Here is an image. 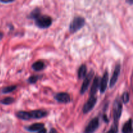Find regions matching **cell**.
Returning a JSON list of instances; mask_svg holds the SVG:
<instances>
[{"label":"cell","instance_id":"24","mask_svg":"<svg viewBox=\"0 0 133 133\" xmlns=\"http://www.w3.org/2000/svg\"><path fill=\"white\" fill-rule=\"evenodd\" d=\"M38 133H47V130L45 128H44L42 129V130H40V131H39Z\"/></svg>","mask_w":133,"mask_h":133},{"label":"cell","instance_id":"6","mask_svg":"<svg viewBox=\"0 0 133 133\" xmlns=\"http://www.w3.org/2000/svg\"><path fill=\"white\" fill-rule=\"evenodd\" d=\"M99 125V119L97 117L91 119L90 122L86 127L84 133H94L95 131L98 129Z\"/></svg>","mask_w":133,"mask_h":133},{"label":"cell","instance_id":"17","mask_svg":"<svg viewBox=\"0 0 133 133\" xmlns=\"http://www.w3.org/2000/svg\"><path fill=\"white\" fill-rule=\"evenodd\" d=\"M17 88V85H11V86H8V87H5L2 89L1 92L3 94H9L11 93L14 90H15Z\"/></svg>","mask_w":133,"mask_h":133},{"label":"cell","instance_id":"16","mask_svg":"<svg viewBox=\"0 0 133 133\" xmlns=\"http://www.w3.org/2000/svg\"><path fill=\"white\" fill-rule=\"evenodd\" d=\"M41 14V11H40V9L39 8H35V9L32 10L31 12V13L29 15L28 18H30V19H32L35 20L39 15Z\"/></svg>","mask_w":133,"mask_h":133},{"label":"cell","instance_id":"3","mask_svg":"<svg viewBox=\"0 0 133 133\" xmlns=\"http://www.w3.org/2000/svg\"><path fill=\"white\" fill-rule=\"evenodd\" d=\"M85 25V19L81 16H76L74 18L70 23L69 30L71 33H74L81 29L83 28Z\"/></svg>","mask_w":133,"mask_h":133},{"label":"cell","instance_id":"23","mask_svg":"<svg viewBox=\"0 0 133 133\" xmlns=\"http://www.w3.org/2000/svg\"><path fill=\"white\" fill-rule=\"evenodd\" d=\"M103 120L105 121V122H106V123H108V122H109V119H108L107 116L105 115V114H104L103 116Z\"/></svg>","mask_w":133,"mask_h":133},{"label":"cell","instance_id":"20","mask_svg":"<svg viewBox=\"0 0 133 133\" xmlns=\"http://www.w3.org/2000/svg\"><path fill=\"white\" fill-rule=\"evenodd\" d=\"M129 93L128 92H125L122 96V101L124 104H127L129 101Z\"/></svg>","mask_w":133,"mask_h":133},{"label":"cell","instance_id":"8","mask_svg":"<svg viewBox=\"0 0 133 133\" xmlns=\"http://www.w3.org/2000/svg\"><path fill=\"white\" fill-rule=\"evenodd\" d=\"M54 99L61 103H68L71 102V97L69 94L66 92H59L55 95Z\"/></svg>","mask_w":133,"mask_h":133},{"label":"cell","instance_id":"18","mask_svg":"<svg viewBox=\"0 0 133 133\" xmlns=\"http://www.w3.org/2000/svg\"><path fill=\"white\" fill-rule=\"evenodd\" d=\"M14 101H15V100H14V99L13 98V97H7L3 99L0 100V103L5 105H11L12 103H13L14 102Z\"/></svg>","mask_w":133,"mask_h":133},{"label":"cell","instance_id":"11","mask_svg":"<svg viewBox=\"0 0 133 133\" xmlns=\"http://www.w3.org/2000/svg\"><path fill=\"white\" fill-rule=\"evenodd\" d=\"M100 85V78L99 77H96L94 79L93 83L92 84V87L90 92V96H96L97 90L99 88Z\"/></svg>","mask_w":133,"mask_h":133},{"label":"cell","instance_id":"26","mask_svg":"<svg viewBox=\"0 0 133 133\" xmlns=\"http://www.w3.org/2000/svg\"><path fill=\"white\" fill-rule=\"evenodd\" d=\"M3 33L2 32H0V40L3 38Z\"/></svg>","mask_w":133,"mask_h":133},{"label":"cell","instance_id":"15","mask_svg":"<svg viewBox=\"0 0 133 133\" xmlns=\"http://www.w3.org/2000/svg\"><path fill=\"white\" fill-rule=\"evenodd\" d=\"M87 68L85 64H82L78 70V77L79 79H84L87 75Z\"/></svg>","mask_w":133,"mask_h":133},{"label":"cell","instance_id":"19","mask_svg":"<svg viewBox=\"0 0 133 133\" xmlns=\"http://www.w3.org/2000/svg\"><path fill=\"white\" fill-rule=\"evenodd\" d=\"M40 77H41V76L38 75H32V76H31L30 77H29L27 81H28V83H29V84H35V83L40 79Z\"/></svg>","mask_w":133,"mask_h":133},{"label":"cell","instance_id":"25","mask_svg":"<svg viewBox=\"0 0 133 133\" xmlns=\"http://www.w3.org/2000/svg\"><path fill=\"white\" fill-rule=\"evenodd\" d=\"M49 133H58V132H57V131L55 129L52 128L50 130V131H49Z\"/></svg>","mask_w":133,"mask_h":133},{"label":"cell","instance_id":"4","mask_svg":"<svg viewBox=\"0 0 133 133\" xmlns=\"http://www.w3.org/2000/svg\"><path fill=\"white\" fill-rule=\"evenodd\" d=\"M122 103L121 99L119 97H117L114 102L113 105V118H114V123H118L119 120V118H121V116L122 114Z\"/></svg>","mask_w":133,"mask_h":133},{"label":"cell","instance_id":"22","mask_svg":"<svg viewBox=\"0 0 133 133\" xmlns=\"http://www.w3.org/2000/svg\"><path fill=\"white\" fill-rule=\"evenodd\" d=\"M14 1L13 0H11V1H1L0 0V3H13Z\"/></svg>","mask_w":133,"mask_h":133},{"label":"cell","instance_id":"1","mask_svg":"<svg viewBox=\"0 0 133 133\" xmlns=\"http://www.w3.org/2000/svg\"><path fill=\"white\" fill-rule=\"evenodd\" d=\"M48 114V112L45 110H36L29 112L20 110L16 113V116L22 120H29L31 119H41L47 116Z\"/></svg>","mask_w":133,"mask_h":133},{"label":"cell","instance_id":"9","mask_svg":"<svg viewBox=\"0 0 133 133\" xmlns=\"http://www.w3.org/2000/svg\"><path fill=\"white\" fill-rule=\"evenodd\" d=\"M120 71H121V65L120 64H117L115 66V68H114V72H113L112 76L111 79H110V88H112L114 87V85L116 83L117 81H118V77H119V75L120 74Z\"/></svg>","mask_w":133,"mask_h":133},{"label":"cell","instance_id":"7","mask_svg":"<svg viewBox=\"0 0 133 133\" xmlns=\"http://www.w3.org/2000/svg\"><path fill=\"white\" fill-rule=\"evenodd\" d=\"M97 97L96 96H90V98L88 99V100L83 107V113L87 114L89 112H90L96 105V103H97Z\"/></svg>","mask_w":133,"mask_h":133},{"label":"cell","instance_id":"21","mask_svg":"<svg viewBox=\"0 0 133 133\" xmlns=\"http://www.w3.org/2000/svg\"><path fill=\"white\" fill-rule=\"evenodd\" d=\"M118 123H114L111 126L109 131L107 133H118Z\"/></svg>","mask_w":133,"mask_h":133},{"label":"cell","instance_id":"13","mask_svg":"<svg viewBox=\"0 0 133 133\" xmlns=\"http://www.w3.org/2000/svg\"><path fill=\"white\" fill-rule=\"evenodd\" d=\"M122 133H132V119L131 118H130L123 125V127H122Z\"/></svg>","mask_w":133,"mask_h":133},{"label":"cell","instance_id":"14","mask_svg":"<svg viewBox=\"0 0 133 133\" xmlns=\"http://www.w3.org/2000/svg\"><path fill=\"white\" fill-rule=\"evenodd\" d=\"M32 68L36 71H40L45 68V64L42 61H36L32 65Z\"/></svg>","mask_w":133,"mask_h":133},{"label":"cell","instance_id":"12","mask_svg":"<svg viewBox=\"0 0 133 133\" xmlns=\"http://www.w3.org/2000/svg\"><path fill=\"white\" fill-rule=\"evenodd\" d=\"M44 126L45 125L43 123H35L30 126L25 127V129L29 132H36V131L38 132L39 131L44 128Z\"/></svg>","mask_w":133,"mask_h":133},{"label":"cell","instance_id":"2","mask_svg":"<svg viewBox=\"0 0 133 133\" xmlns=\"http://www.w3.org/2000/svg\"><path fill=\"white\" fill-rule=\"evenodd\" d=\"M51 17L47 15H39L36 19H35V22L36 25L40 29H47L50 27L52 24Z\"/></svg>","mask_w":133,"mask_h":133},{"label":"cell","instance_id":"10","mask_svg":"<svg viewBox=\"0 0 133 133\" xmlns=\"http://www.w3.org/2000/svg\"><path fill=\"white\" fill-rule=\"evenodd\" d=\"M108 81H109V73H108V71H106L104 74L103 76L100 80L99 90L101 94H103L106 91L107 88Z\"/></svg>","mask_w":133,"mask_h":133},{"label":"cell","instance_id":"5","mask_svg":"<svg viewBox=\"0 0 133 133\" xmlns=\"http://www.w3.org/2000/svg\"><path fill=\"white\" fill-rule=\"evenodd\" d=\"M94 75V71L93 70H90V71L88 74H87L86 77H84V81H83V84H82L81 87L80 94L81 95L84 94L86 92V91L88 90Z\"/></svg>","mask_w":133,"mask_h":133}]
</instances>
